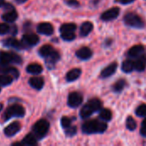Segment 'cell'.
I'll return each instance as SVG.
<instances>
[{"label":"cell","mask_w":146,"mask_h":146,"mask_svg":"<svg viewBox=\"0 0 146 146\" xmlns=\"http://www.w3.org/2000/svg\"><path fill=\"white\" fill-rule=\"evenodd\" d=\"M20 129H21V124L18 121H15V122L9 124L4 129V134L8 137H12L15 134H16V133H18V131Z\"/></svg>","instance_id":"13"},{"label":"cell","mask_w":146,"mask_h":146,"mask_svg":"<svg viewBox=\"0 0 146 146\" xmlns=\"http://www.w3.org/2000/svg\"><path fill=\"white\" fill-rule=\"evenodd\" d=\"M4 4V0H0V7Z\"/></svg>","instance_id":"41"},{"label":"cell","mask_w":146,"mask_h":146,"mask_svg":"<svg viewBox=\"0 0 146 146\" xmlns=\"http://www.w3.org/2000/svg\"><path fill=\"white\" fill-rule=\"evenodd\" d=\"M93 29V24L91 21H85L80 27V35L82 37L87 36Z\"/></svg>","instance_id":"18"},{"label":"cell","mask_w":146,"mask_h":146,"mask_svg":"<svg viewBox=\"0 0 146 146\" xmlns=\"http://www.w3.org/2000/svg\"><path fill=\"white\" fill-rule=\"evenodd\" d=\"M49 127H50V124L46 120H39L34 124L33 127V131L34 135L38 139H42L47 134L49 131Z\"/></svg>","instance_id":"4"},{"label":"cell","mask_w":146,"mask_h":146,"mask_svg":"<svg viewBox=\"0 0 146 146\" xmlns=\"http://www.w3.org/2000/svg\"><path fill=\"white\" fill-rule=\"evenodd\" d=\"M25 1H26V0H16V2H17L18 3H23Z\"/></svg>","instance_id":"40"},{"label":"cell","mask_w":146,"mask_h":146,"mask_svg":"<svg viewBox=\"0 0 146 146\" xmlns=\"http://www.w3.org/2000/svg\"><path fill=\"white\" fill-rule=\"evenodd\" d=\"M61 37L63 40L71 41L75 38V34H74V32H63V33H61Z\"/></svg>","instance_id":"31"},{"label":"cell","mask_w":146,"mask_h":146,"mask_svg":"<svg viewBox=\"0 0 146 146\" xmlns=\"http://www.w3.org/2000/svg\"><path fill=\"white\" fill-rule=\"evenodd\" d=\"M4 45L9 46V47H12L15 49H24L26 47V45L23 44V42H20L15 38H8L4 41Z\"/></svg>","instance_id":"16"},{"label":"cell","mask_w":146,"mask_h":146,"mask_svg":"<svg viewBox=\"0 0 146 146\" xmlns=\"http://www.w3.org/2000/svg\"><path fill=\"white\" fill-rule=\"evenodd\" d=\"M4 5V9L6 10H13L14 9V7L12 5H10L9 3H6V4H3Z\"/></svg>","instance_id":"38"},{"label":"cell","mask_w":146,"mask_h":146,"mask_svg":"<svg viewBox=\"0 0 146 146\" xmlns=\"http://www.w3.org/2000/svg\"><path fill=\"white\" fill-rule=\"evenodd\" d=\"M146 66V58L142 56L140 57L139 59H137L135 62H134V69L139 71V72H142L145 70Z\"/></svg>","instance_id":"23"},{"label":"cell","mask_w":146,"mask_h":146,"mask_svg":"<svg viewBox=\"0 0 146 146\" xmlns=\"http://www.w3.org/2000/svg\"><path fill=\"white\" fill-rule=\"evenodd\" d=\"M0 73H2L3 74L9 75V76L13 77L14 79H17L19 77L18 70L16 68H15L9 67L8 65H2V64H0Z\"/></svg>","instance_id":"11"},{"label":"cell","mask_w":146,"mask_h":146,"mask_svg":"<svg viewBox=\"0 0 146 146\" xmlns=\"http://www.w3.org/2000/svg\"><path fill=\"white\" fill-rule=\"evenodd\" d=\"M107 129V124L98 120H90L82 125V132L86 134L102 133Z\"/></svg>","instance_id":"1"},{"label":"cell","mask_w":146,"mask_h":146,"mask_svg":"<svg viewBox=\"0 0 146 146\" xmlns=\"http://www.w3.org/2000/svg\"><path fill=\"white\" fill-rule=\"evenodd\" d=\"M37 144V141H36V138L33 135V134H28L27 135L24 139L22 140L21 142V145H27V146H32L35 145Z\"/></svg>","instance_id":"25"},{"label":"cell","mask_w":146,"mask_h":146,"mask_svg":"<svg viewBox=\"0 0 146 146\" xmlns=\"http://www.w3.org/2000/svg\"><path fill=\"white\" fill-rule=\"evenodd\" d=\"M121 69L125 73H131L134 69V62L132 60H126L122 62Z\"/></svg>","instance_id":"24"},{"label":"cell","mask_w":146,"mask_h":146,"mask_svg":"<svg viewBox=\"0 0 146 146\" xmlns=\"http://www.w3.org/2000/svg\"><path fill=\"white\" fill-rule=\"evenodd\" d=\"M55 50L53 49V47L50 44H45L43 45L40 49H39V54L43 56V57H48L49 56H50L52 54V52Z\"/></svg>","instance_id":"22"},{"label":"cell","mask_w":146,"mask_h":146,"mask_svg":"<svg viewBox=\"0 0 146 146\" xmlns=\"http://www.w3.org/2000/svg\"><path fill=\"white\" fill-rule=\"evenodd\" d=\"M67 3L69 6H72V7H77V6H79V2L77 0H67Z\"/></svg>","instance_id":"37"},{"label":"cell","mask_w":146,"mask_h":146,"mask_svg":"<svg viewBox=\"0 0 146 146\" xmlns=\"http://www.w3.org/2000/svg\"><path fill=\"white\" fill-rule=\"evenodd\" d=\"M83 102V97L80 92H74L68 95V104L71 108H77L79 107Z\"/></svg>","instance_id":"7"},{"label":"cell","mask_w":146,"mask_h":146,"mask_svg":"<svg viewBox=\"0 0 146 146\" xmlns=\"http://www.w3.org/2000/svg\"><path fill=\"white\" fill-rule=\"evenodd\" d=\"M81 74V70L80 68H74L72 70H70L67 75H66V79L68 81L71 82V81H74L77 79H79V77Z\"/></svg>","instance_id":"19"},{"label":"cell","mask_w":146,"mask_h":146,"mask_svg":"<svg viewBox=\"0 0 146 146\" xmlns=\"http://www.w3.org/2000/svg\"><path fill=\"white\" fill-rule=\"evenodd\" d=\"M140 133L143 136L146 137V119H145L142 122V127H141Z\"/></svg>","instance_id":"36"},{"label":"cell","mask_w":146,"mask_h":146,"mask_svg":"<svg viewBox=\"0 0 146 146\" xmlns=\"http://www.w3.org/2000/svg\"><path fill=\"white\" fill-rule=\"evenodd\" d=\"M44 79L41 77H33L29 80V85L36 89V90H40L44 86Z\"/></svg>","instance_id":"17"},{"label":"cell","mask_w":146,"mask_h":146,"mask_svg":"<svg viewBox=\"0 0 146 146\" xmlns=\"http://www.w3.org/2000/svg\"><path fill=\"white\" fill-rule=\"evenodd\" d=\"M145 50V48L143 45L141 44H137V45H134L129 50H128V53L127 55L130 56V57H138L139 56H141L143 54Z\"/></svg>","instance_id":"15"},{"label":"cell","mask_w":146,"mask_h":146,"mask_svg":"<svg viewBox=\"0 0 146 146\" xmlns=\"http://www.w3.org/2000/svg\"><path fill=\"white\" fill-rule=\"evenodd\" d=\"M0 91H1V89H0Z\"/></svg>","instance_id":"43"},{"label":"cell","mask_w":146,"mask_h":146,"mask_svg":"<svg viewBox=\"0 0 146 146\" xmlns=\"http://www.w3.org/2000/svg\"><path fill=\"white\" fill-rule=\"evenodd\" d=\"M145 58H146V57H145Z\"/></svg>","instance_id":"44"},{"label":"cell","mask_w":146,"mask_h":146,"mask_svg":"<svg viewBox=\"0 0 146 146\" xmlns=\"http://www.w3.org/2000/svg\"><path fill=\"white\" fill-rule=\"evenodd\" d=\"M61 124H62V127L64 129H66V128H68V127L71 126V120L67 116H63L62 118V120H61Z\"/></svg>","instance_id":"34"},{"label":"cell","mask_w":146,"mask_h":146,"mask_svg":"<svg viewBox=\"0 0 146 146\" xmlns=\"http://www.w3.org/2000/svg\"><path fill=\"white\" fill-rule=\"evenodd\" d=\"M21 63V58L20 56L12 52H0V64L8 65L9 63Z\"/></svg>","instance_id":"6"},{"label":"cell","mask_w":146,"mask_h":146,"mask_svg":"<svg viewBox=\"0 0 146 146\" xmlns=\"http://www.w3.org/2000/svg\"><path fill=\"white\" fill-rule=\"evenodd\" d=\"M136 115L139 117H145L146 116V104L139 105L136 110Z\"/></svg>","instance_id":"32"},{"label":"cell","mask_w":146,"mask_h":146,"mask_svg":"<svg viewBox=\"0 0 146 146\" xmlns=\"http://www.w3.org/2000/svg\"><path fill=\"white\" fill-rule=\"evenodd\" d=\"M37 30L41 34H44V35H51L53 33V32H54V27L49 22H43V23H40L38 26Z\"/></svg>","instance_id":"10"},{"label":"cell","mask_w":146,"mask_h":146,"mask_svg":"<svg viewBox=\"0 0 146 146\" xmlns=\"http://www.w3.org/2000/svg\"><path fill=\"white\" fill-rule=\"evenodd\" d=\"M27 71L32 74H38L43 71V68L38 63H31L27 67Z\"/></svg>","instance_id":"20"},{"label":"cell","mask_w":146,"mask_h":146,"mask_svg":"<svg viewBox=\"0 0 146 146\" xmlns=\"http://www.w3.org/2000/svg\"><path fill=\"white\" fill-rule=\"evenodd\" d=\"M99 117L103 121H110V119L112 117V113L109 109H103V110H100Z\"/></svg>","instance_id":"26"},{"label":"cell","mask_w":146,"mask_h":146,"mask_svg":"<svg viewBox=\"0 0 146 146\" xmlns=\"http://www.w3.org/2000/svg\"><path fill=\"white\" fill-rule=\"evenodd\" d=\"M92 56V51L88 47H82L76 51V56L81 60H88Z\"/></svg>","instance_id":"14"},{"label":"cell","mask_w":146,"mask_h":146,"mask_svg":"<svg viewBox=\"0 0 146 146\" xmlns=\"http://www.w3.org/2000/svg\"><path fill=\"white\" fill-rule=\"evenodd\" d=\"M124 22L127 26L134 28H143L145 27V21L137 14L129 12L124 16Z\"/></svg>","instance_id":"3"},{"label":"cell","mask_w":146,"mask_h":146,"mask_svg":"<svg viewBox=\"0 0 146 146\" xmlns=\"http://www.w3.org/2000/svg\"><path fill=\"white\" fill-rule=\"evenodd\" d=\"M76 132H77V128H76L75 127H73V126L68 127V128H66V131H65L66 135H67V136H68V137H72V136H74V135L76 133Z\"/></svg>","instance_id":"35"},{"label":"cell","mask_w":146,"mask_h":146,"mask_svg":"<svg viewBox=\"0 0 146 146\" xmlns=\"http://www.w3.org/2000/svg\"><path fill=\"white\" fill-rule=\"evenodd\" d=\"M116 69H117V63L116 62L110 63L109 66H107L106 68H104L101 71V73H100V78H102V79L109 78L110 76L113 75L115 73Z\"/></svg>","instance_id":"9"},{"label":"cell","mask_w":146,"mask_h":146,"mask_svg":"<svg viewBox=\"0 0 146 146\" xmlns=\"http://www.w3.org/2000/svg\"><path fill=\"white\" fill-rule=\"evenodd\" d=\"M126 127L128 130L130 131H133L136 129L137 127V122L132 117V116H129L127 119V121H126Z\"/></svg>","instance_id":"30"},{"label":"cell","mask_w":146,"mask_h":146,"mask_svg":"<svg viewBox=\"0 0 146 146\" xmlns=\"http://www.w3.org/2000/svg\"><path fill=\"white\" fill-rule=\"evenodd\" d=\"M125 86H126V80H123V79L119 80H117V81L114 84V86H113V90H114L115 92H121V91L123 90V88L125 87Z\"/></svg>","instance_id":"28"},{"label":"cell","mask_w":146,"mask_h":146,"mask_svg":"<svg viewBox=\"0 0 146 146\" xmlns=\"http://www.w3.org/2000/svg\"><path fill=\"white\" fill-rule=\"evenodd\" d=\"M13 81V77L7 75V74H2L0 75V86H9Z\"/></svg>","instance_id":"29"},{"label":"cell","mask_w":146,"mask_h":146,"mask_svg":"<svg viewBox=\"0 0 146 146\" xmlns=\"http://www.w3.org/2000/svg\"><path fill=\"white\" fill-rule=\"evenodd\" d=\"M76 25L74 23H66L61 26L60 27V32H74L76 30Z\"/></svg>","instance_id":"27"},{"label":"cell","mask_w":146,"mask_h":146,"mask_svg":"<svg viewBox=\"0 0 146 146\" xmlns=\"http://www.w3.org/2000/svg\"><path fill=\"white\" fill-rule=\"evenodd\" d=\"M120 15V9L118 7H113L109 9L101 15V20L104 21H110L116 19Z\"/></svg>","instance_id":"8"},{"label":"cell","mask_w":146,"mask_h":146,"mask_svg":"<svg viewBox=\"0 0 146 146\" xmlns=\"http://www.w3.org/2000/svg\"><path fill=\"white\" fill-rule=\"evenodd\" d=\"M119 1H120V3H122V4H128V3H133V2L135 1V0H119Z\"/></svg>","instance_id":"39"},{"label":"cell","mask_w":146,"mask_h":146,"mask_svg":"<svg viewBox=\"0 0 146 146\" xmlns=\"http://www.w3.org/2000/svg\"><path fill=\"white\" fill-rule=\"evenodd\" d=\"M10 27L7 23H1L0 24V35L6 34L9 32Z\"/></svg>","instance_id":"33"},{"label":"cell","mask_w":146,"mask_h":146,"mask_svg":"<svg viewBox=\"0 0 146 146\" xmlns=\"http://www.w3.org/2000/svg\"><path fill=\"white\" fill-rule=\"evenodd\" d=\"M38 37L33 33L25 34L22 38V42L26 46H33L38 43Z\"/></svg>","instance_id":"12"},{"label":"cell","mask_w":146,"mask_h":146,"mask_svg":"<svg viewBox=\"0 0 146 146\" xmlns=\"http://www.w3.org/2000/svg\"><path fill=\"white\" fill-rule=\"evenodd\" d=\"M102 107V102L98 98H92L89 100L80 110V117L83 119H87L95 112L99 111Z\"/></svg>","instance_id":"2"},{"label":"cell","mask_w":146,"mask_h":146,"mask_svg":"<svg viewBox=\"0 0 146 146\" xmlns=\"http://www.w3.org/2000/svg\"><path fill=\"white\" fill-rule=\"evenodd\" d=\"M2 108H3V104H0V111H1V110H2Z\"/></svg>","instance_id":"42"},{"label":"cell","mask_w":146,"mask_h":146,"mask_svg":"<svg viewBox=\"0 0 146 146\" xmlns=\"http://www.w3.org/2000/svg\"><path fill=\"white\" fill-rule=\"evenodd\" d=\"M3 20L6 22H14L17 19V13L13 10H9L3 15Z\"/></svg>","instance_id":"21"},{"label":"cell","mask_w":146,"mask_h":146,"mask_svg":"<svg viewBox=\"0 0 146 146\" xmlns=\"http://www.w3.org/2000/svg\"><path fill=\"white\" fill-rule=\"evenodd\" d=\"M24 115H25V109L21 105L14 104L6 110L4 115H3V119H4V121H7L13 116L22 117V116H24Z\"/></svg>","instance_id":"5"}]
</instances>
